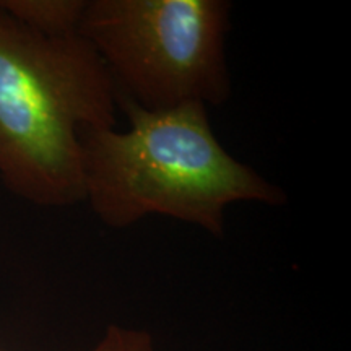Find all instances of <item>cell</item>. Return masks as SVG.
<instances>
[{
  "label": "cell",
  "mask_w": 351,
  "mask_h": 351,
  "mask_svg": "<svg viewBox=\"0 0 351 351\" xmlns=\"http://www.w3.org/2000/svg\"><path fill=\"white\" fill-rule=\"evenodd\" d=\"M0 351H2V350H0Z\"/></svg>",
  "instance_id": "cell-6"
},
{
  "label": "cell",
  "mask_w": 351,
  "mask_h": 351,
  "mask_svg": "<svg viewBox=\"0 0 351 351\" xmlns=\"http://www.w3.org/2000/svg\"><path fill=\"white\" fill-rule=\"evenodd\" d=\"M117 104L129 129L91 130L83 138V202L104 225L127 228L163 215L219 238L228 205L287 202L282 189L223 148L205 104L148 111L122 96Z\"/></svg>",
  "instance_id": "cell-1"
},
{
  "label": "cell",
  "mask_w": 351,
  "mask_h": 351,
  "mask_svg": "<svg viewBox=\"0 0 351 351\" xmlns=\"http://www.w3.org/2000/svg\"><path fill=\"white\" fill-rule=\"evenodd\" d=\"M225 0H91L80 23L117 96L148 111L231 96Z\"/></svg>",
  "instance_id": "cell-3"
},
{
  "label": "cell",
  "mask_w": 351,
  "mask_h": 351,
  "mask_svg": "<svg viewBox=\"0 0 351 351\" xmlns=\"http://www.w3.org/2000/svg\"><path fill=\"white\" fill-rule=\"evenodd\" d=\"M90 351H156V348L148 332L109 326L103 339Z\"/></svg>",
  "instance_id": "cell-5"
},
{
  "label": "cell",
  "mask_w": 351,
  "mask_h": 351,
  "mask_svg": "<svg viewBox=\"0 0 351 351\" xmlns=\"http://www.w3.org/2000/svg\"><path fill=\"white\" fill-rule=\"evenodd\" d=\"M8 15L49 38L80 34L85 0H0Z\"/></svg>",
  "instance_id": "cell-4"
},
{
  "label": "cell",
  "mask_w": 351,
  "mask_h": 351,
  "mask_svg": "<svg viewBox=\"0 0 351 351\" xmlns=\"http://www.w3.org/2000/svg\"><path fill=\"white\" fill-rule=\"evenodd\" d=\"M117 90L80 34L49 38L0 7V181L39 207L85 200L83 138L114 129Z\"/></svg>",
  "instance_id": "cell-2"
}]
</instances>
